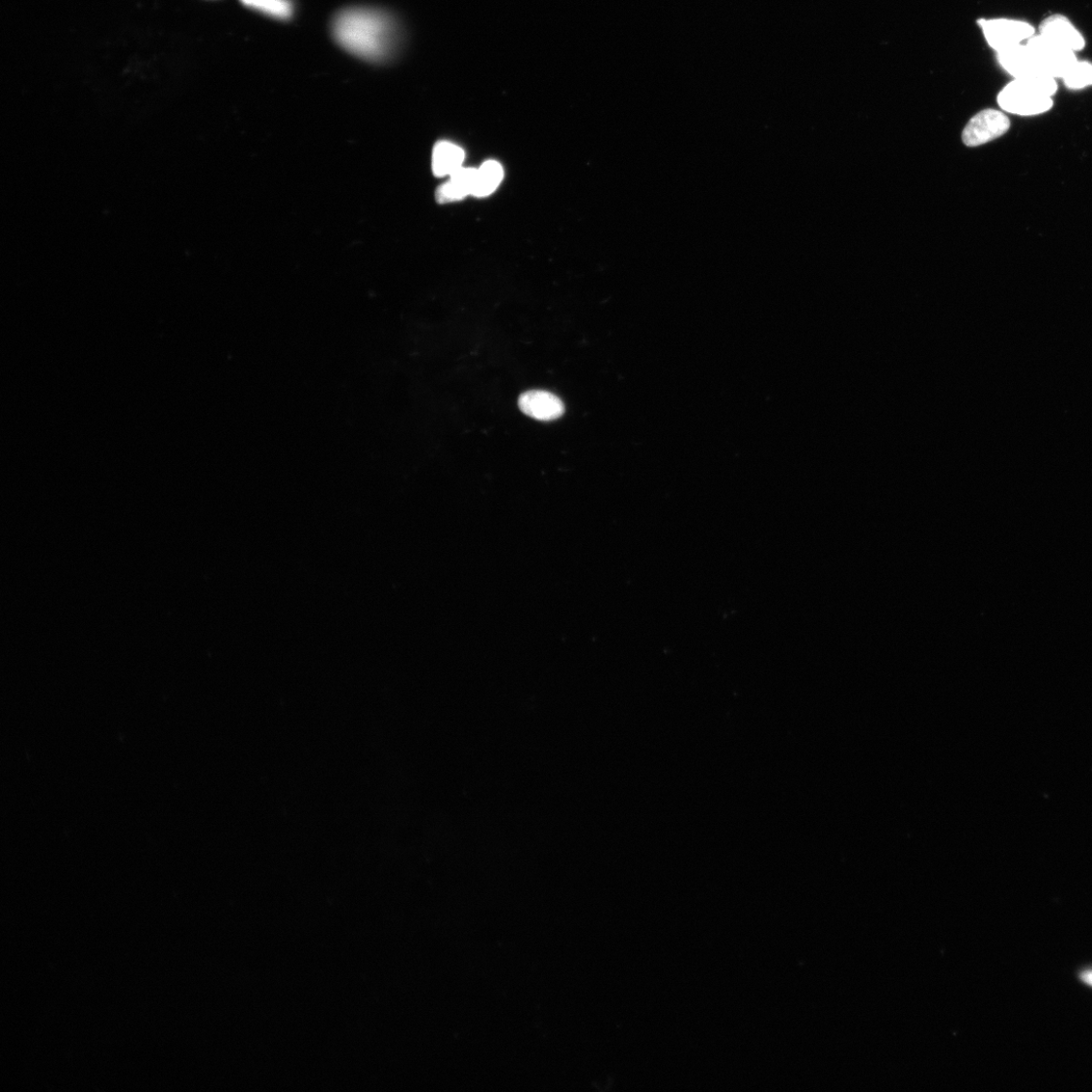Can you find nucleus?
<instances>
[{
  "instance_id": "f8f14e48",
  "label": "nucleus",
  "mask_w": 1092,
  "mask_h": 1092,
  "mask_svg": "<svg viewBox=\"0 0 1092 1092\" xmlns=\"http://www.w3.org/2000/svg\"><path fill=\"white\" fill-rule=\"evenodd\" d=\"M245 6L273 19L286 20L292 17V0H240Z\"/></svg>"
},
{
  "instance_id": "9b49d317",
  "label": "nucleus",
  "mask_w": 1092,
  "mask_h": 1092,
  "mask_svg": "<svg viewBox=\"0 0 1092 1092\" xmlns=\"http://www.w3.org/2000/svg\"><path fill=\"white\" fill-rule=\"evenodd\" d=\"M504 176L503 168L497 161H487L477 170L473 188L476 197L483 198L494 193Z\"/></svg>"
},
{
  "instance_id": "423d86ee",
  "label": "nucleus",
  "mask_w": 1092,
  "mask_h": 1092,
  "mask_svg": "<svg viewBox=\"0 0 1092 1092\" xmlns=\"http://www.w3.org/2000/svg\"><path fill=\"white\" fill-rule=\"evenodd\" d=\"M1039 35L1074 53L1082 51L1086 45L1085 38L1073 22L1060 14L1051 15L1041 21Z\"/></svg>"
},
{
  "instance_id": "39448f33",
  "label": "nucleus",
  "mask_w": 1092,
  "mask_h": 1092,
  "mask_svg": "<svg viewBox=\"0 0 1092 1092\" xmlns=\"http://www.w3.org/2000/svg\"><path fill=\"white\" fill-rule=\"evenodd\" d=\"M1009 128L1010 121L1003 112L988 108L976 114L968 122L962 139L966 146L977 147L999 138Z\"/></svg>"
},
{
  "instance_id": "f257e3e1",
  "label": "nucleus",
  "mask_w": 1092,
  "mask_h": 1092,
  "mask_svg": "<svg viewBox=\"0 0 1092 1092\" xmlns=\"http://www.w3.org/2000/svg\"><path fill=\"white\" fill-rule=\"evenodd\" d=\"M332 35L344 50L372 63H385L399 51L403 32L397 19L371 8H350L337 14Z\"/></svg>"
},
{
  "instance_id": "0eeeda50",
  "label": "nucleus",
  "mask_w": 1092,
  "mask_h": 1092,
  "mask_svg": "<svg viewBox=\"0 0 1092 1092\" xmlns=\"http://www.w3.org/2000/svg\"><path fill=\"white\" fill-rule=\"evenodd\" d=\"M522 411L539 421H553L565 413V406L559 397L546 391H529L519 398Z\"/></svg>"
},
{
  "instance_id": "1a4fd4ad",
  "label": "nucleus",
  "mask_w": 1092,
  "mask_h": 1092,
  "mask_svg": "<svg viewBox=\"0 0 1092 1092\" xmlns=\"http://www.w3.org/2000/svg\"><path fill=\"white\" fill-rule=\"evenodd\" d=\"M477 170L459 169L450 176V179L443 184L436 193L440 203L459 201L473 194Z\"/></svg>"
},
{
  "instance_id": "7ed1b4c3",
  "label": "nucleus",
  "mask_w": 1092,
  "mask_h": 1092,
  "mask_svg": "<svg viewBox=\"0 0 1092 1092\" xmlns=\"http://www.w3.org/2000/svg\"><path fill=\"white\" fill-rule=\"evenodd\" d=\"M979 25L987 43L996 53L1026 44L1035 35L1033 24L1014 19L980 20Z\"/></svg>"
},
{
  "instance_id": "4468645a",
  "label": "nucleus",
  "mask_w": 1092,
  "mask_h": 1092,
  "mask_svg": "<svg viewBox=\"0 0 1092 1092\" xmlns=\"http://www.w3.org/2000/svg\"><path fill=\"white\" fill-rule=\"evenodd\" d=\"M1081 979L1086 985L1092 987V971H1086L1081 974Z\"/></svg>"
},
{
  "instance_id": "f03ea898",
  "label": "nucleus",
  "mask_w": 1092,
  "mask_h": 1092,
  "mask_svg": "<svg viewBox=\"0 0 1092 1092\" xmlns=\"http://www.w3.org/2000/svg\"><path fill=\"white\" fill-rule=\"evenodd\" d=\"M1056 79L1048 75H1036L1009 82L997 97L1002 111L1023 117L1044 114L1053 107V97L1057 93Z\"/></svg>"
},
{
  "instance_id": "ddd939ff",
  "label": "nucleus",
  "mask_w": 1092,
  "mask_h": 1092,
  "mask_svg": "<svg viewBox=\"0 0 1092 1092\" xmlns=\"http://www.w3.org/2000/svg\"><path fill=\"white\" fill-rule=\"evenodd\" d=\"M1064 86L1070 90H1083L1092 87V63L1077 60L1062 77Z\"/></svg>"
},
{
  "instance_id": "20e7f679",
  "label": "nucleus",
  "mask_w": 1092,
  "mask_h": 1092,
  "mask_svg": "<svg viewBox=\"0 0 1092 1092\" xmlns=\"http://www.w3.org/2000/svg\"><path fill=\"white\" fill-rule=\"evenodd\" d=\"M1037 67L1042 73L1055 79L1061 78L1078 60L1076 53L1063 48L1039 34H1035L1028 42Z\"/></svg>"
},
{
  "instance_id": "9d476101",
  "label": "nucleus",
  "mask_w": 1092,
  "mask_h": 1092,
  "mask_svg": "<svg viewBox=\"0 0 1092 1092\" xmlns=\"http://www.w3.org/2000/svg\"><path fill=\"white\" fill-rule=\"evenodd\" d=\"M464 152L450 142L437 143L432 155V170L436 176H451L462 168Z\"/></svg>"
},
{
  "instance_id": "6e6552de",
  "label": "nucleus",
  "mask_w": 1092,
  "mask_h": 1092,
  "mask_svg": "<svg viewBox=\"0 0 1092 1092\" xmlns=\"http://www.w3.org/2000/svg\"><path fill=\"white\" fill-rule=\"evenodd\" d=\"M996 58L1001 68L1015 79H1025L1044 74L1037 67L1027 43L997 52Z\"/></svg>"
}]
</instances>
